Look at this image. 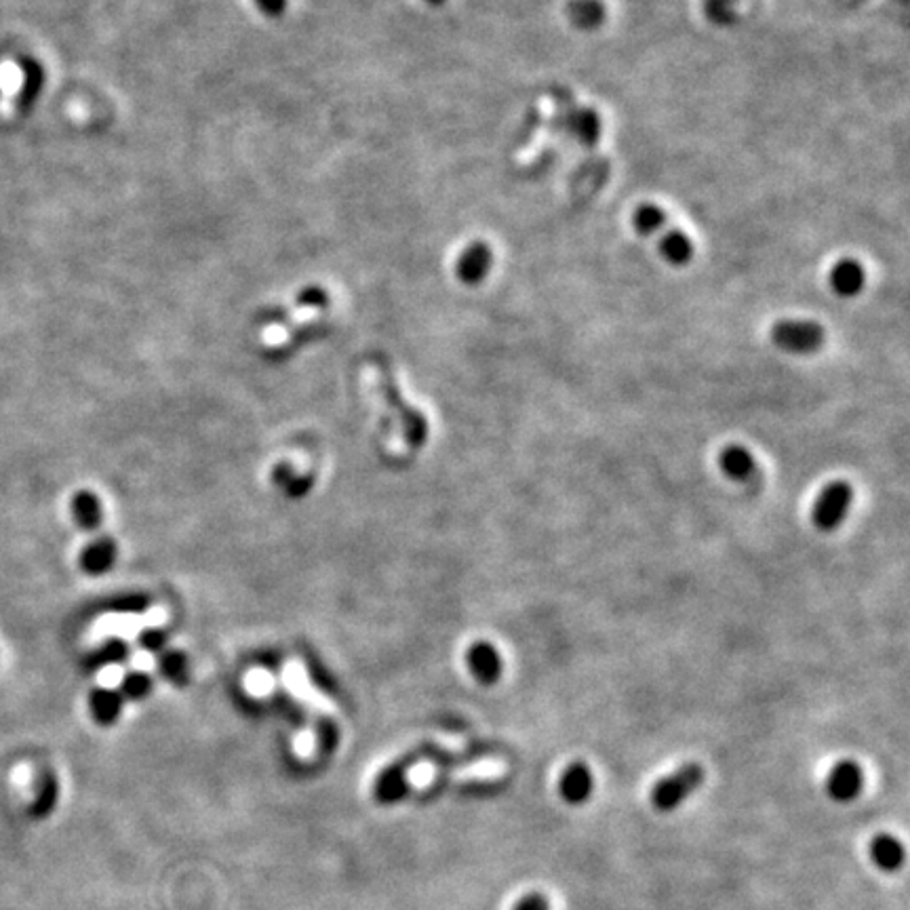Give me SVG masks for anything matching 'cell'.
Returning a JSON list of instances; mask_svg holds the SVG:
<instances>
[{"label":"cell","instance_id":"6da1fadb","mask_svg":"<svg viewBox=\"0 0 910 910\" xmlns=\"http://www.w3.org/2000/svg\"><path fill=\"white\" fill-rule=\"evenodd\" d=\"M706 774L704 767L698 763H685L677 771H672L670 776L662 778L654 784L649 793L651 807L660 814H670V811L679 809L696 790L702 786Z\"/></svg>","mask_w":910,"mask_h":910},{"label":"cell","instance_id":"7a4b0ae2","mask_svg":"<svg viewBox=\"0 0 910 910\" xmlns=\"http://www.w3.org/2000/svg\"><path fill=\"white\" fill-rule=\"evenodd\" d=\"M371 371H373V380H375V390H378L382 401L401 415L407 443L413 449L422 447L426 443V434H428V424L424 420V415L418 409L409 407L407 401H403L401 390H399L397 382L392 380V375H390L388 369L375 367Z\"/></svg>","mask_w":910,"mask_h":910},{"label":"cell","instance_id":"3957f363","mask_svg":"<svg viewBox=\"0 0 910 910\" xmlns=\"http://www.w3.org/2000/svg\"><path fill=\"white\" fill-rule=\"evenodd\" d=\"M428 746L424 748H418L415 750V753H409L407 757L399 759L397 763H392L388 765L382 774L378 776V780H375L373 784V799L378 801L380 805H397L401 803L407 793H409V771L413 765H418L420 761H424V757L428 755Z\"/></svg>","mask_w":910,"mask_h":910},{"label":"cell","instance_id":"277c9868","mask_svg":"<svg viewBox=\"0 0 910 910\" xmlns=\"http://www.w3.org/2000/svg\"><path fill=\"white\" fill-rule=\"evenodd\" d=\"M854 500V487L847 481H833L828 483L814 504L811 519L820 531H835L841 527L845 517L849 514Z\"/></svg>","mask_w":910,"mask_h":910},{"label":"cell","instance_id":"5b68a950","mask_svg":"<svg viewBox=\"0 0 910 910\" xmlns=\"http://www.w3.org/2000/svg\"><path fill=\"white\" fill-rule=\"evenodd\" d=\"M771 342L790 354H811L822 348L824 329L816 321L784 319L771 327Z\"/></svg>","mask_w":910,"mask_h":910},{"label":"cell","instance_id":"8992f818","mask_svg":"<svg viewBox=\"0 0 910 910\" xmlns=\"http://www.w3.org/2000/svg\"><path fill=\"white\" fill-rule=\"evenodd\" d=\"M864 771L856 761H839L826 778V795L835 803H852L862 795Z\"/></svg>","mask_w":910,"mask_h":910},{"label":"cell","instance_id":"52a82bcc","mask_svg":"<svg viewBox=\"0 0 910 910\" xmlns=\"http://www.w3.org/2000/svg\"><path fill=\"white\" fill-rule=\"evenodd\" d=\"M493 266V249L483 243H470L462 255L458 264H455V274L464 285H479L481 281L487 279V274Z\"/></svg>","mask_w":910,"mask_h":910},{"label":"cell","instance_id":"ba28073f","mask_svg":"<svg viewBox=\"0 0 910 910\" xmlns=\"http://www.w3.org/2000/svg\"><path fill=\"white\" fill-rule=\"evenodd\" d=\"M466 662H468L472 677L477 679L481 685H496L502 677V668H504L502 656L491 643H485V641L474 643L468 649Z\"/></svg>","mask_w":910,"mask_h":910},{"label":"cell","instance_id":"9c48e42d","mask_svg":"<svg viewBox=\"0 0 910 910\" xmlns=\"http://www.w3.org/2000/svg\"><path fill=\"white\" fill-rule=\"evenodd\" d=\"M595 790V776L586 763H571L559 780V795L567 805H584Z\"/></svg>","mask_w":910,"mask_h":910},{"label":"cell","instance_id":"30bf717a","mask_svg":"<svg viewBox=\"0 0 910 910\" xmlns=\"http://www.w3.org/2000/svg\"><path fill=\"white\" fill-rule=\"evenodd\" d=\"M864 285L866 270L854 257L839 260L833 270H830V287H833L839 298H856V295L862 293Z\"/></svg>","mask_w":910,"mask_h":910},{"label":"cell","instance_id":"8fae6325","mask_svg":"<svg viewBox=\"0 0 910 910\" xmlns=\"http://www.w3.org/2000/svg\"><path fill=\"white\" fill-rule=\"evenodd\" d=\"M868 854H870L873 864L879 870H883V873H896V870H900L904 866V860H906L902 841L889 833H879L870 839Z\"/></svg>","mask_w":910,"mask_h":910},{"label":"cell","instance_id":"7c38bea8","mask_svg":"<svg viewBox=\"0 0 910 910\" xmlns=\"http://www.w3.org/2000/svg\"><path fill=\"white\" fill-rule=\"evenodd\" d=\"M59 801V780L55 776L53 769H43L38 774L36 786H34V797L28 807L30 816L34 820H47Z\"/></svg>","mask_w":910,"mask_h":910},{"label":"cell","instance_id":"4fadbf2b","mask_svg":"<svg viewBox=\"0 0 910 910\" xmlns=\"http://www.w3.org/2000/svg\"><path fill=\"white\" fill-rule=\"evenodd\" d=\"M719 466L734 481H750L757 474L753 453L742 445H729L719 453Z\"/></svg>","mask_w":910,"mask_h":910},{"label":"cell","instance_id":"5bb4252c","mask_svg":"<svg viewBox=\"0 0 910 910\" xmlns=\"http://www.w3.org/2000/svg\"><path fill=\"white\" fill-rule=\"evenodd\" d=\"M660 253L664 260L672 266H687L694 260L696 245L691 241V236L679 228L668 230L660 239Z\"/></svg>","mask_w":910,"mask_h":910},{"label":"cell","instance_id":"9a60e30c","mask_svg":"<svg viewBox=\"0 0 910 910\" xmlns=\"http://www.w3.org/2000/svg\"><path fill=\"white\" fill-rule=\"evenodd\" d=\"M607 9L601 0H569L567 17L580 30H595L605 22Z\"/></svg>","mask_w":910,"mask_h":910},{"label":"cell","instance_id":"2e32d148","mask_svg":"<svg viewBox=\"0 0 910 910\" xmlns=\"http://www.w3.org/2000/svg\"><path fill=\"white\" fill-rule=\"evenodd\" d=\"M116 559V544L110 538L95 540L81 552V567L91 573V576H100L106 569L112 567Z\"/></svg>","mask_w":910,"mask_h":910},{"label":"cell","instance_id":"e0dca14e","mask_svg":"<svg viewBox=\"0 0 910 910\" xmlns=\"http://www.w3.org/2000/svg\"><path fill=\"white\" fill-rule=\"evenodd\" d=\"M123 696L116 689H95L91 694V712L100 725H112L121 717Z\"/></svg>","mask_w":910,"mask_h":910},{"label":"cell","instance_id":"ac0fdd59","mask_svg":"<svg viewBox=\"0 0 910 910\" xmlns=\"http://www.w3.org/2000/svg\"><path fill=\"white\" fill-rule=\"evenodd\" d=\"M72 514H74L78 527L85 531L97 529L102 525V519H104V510H102L100 500H97L89 491H81L78 496H74Z\"/></svg>","mask_w":910,"mask_h":910},{"label":"cell","instance_id":"d6986e66","mask_svg":"<svg viewBox=\"0 0 910 910\" xmlns=\"http://www.w3.org/2000/svg\"><path fill=\"white\" fill-rule=\"evenodd\" d=\"M571 129L584 146H595L601 140L603 123L595 108H582L571 116Z\"/></svg>","mask_w":910,"mask_h":910},{"label":"cell","instance_id":"ffe728a7","mask_svg":"<svg viewBox=\"0 0 910 910\" xmlns=\"http://www.w3.org/2000/svg\"><path fill=\"white\" fill-rule=\"evenodd\" d=\"M666 211L654 203H645L637 207L635 215H632V226L641 234V236H654L666 226Z\"/></svg>","mask_w":910,"mask_h":910},{"label":"cell","instance_id":"44dd1931","mask_svg":"<svg viewBox=\"0 0 910 910\" xmlns=\"http://www.w3.org/2000/svg\"><path fill=\"white\" fill-rule=\"evenodd\" d=\"M702 11L708 22L717 26L738 22V0H702Z\"/></svg>","mask_w":910,"mask_h":910},{"label":"cell","instance_id":"7402d4cb","mask_svg":"<svg viewBox=\"0 0 910 910\" xmlns=\"http://www.w3.org/2000/svg\"><path fill=\"white\" fill-rule=\"evenodd\" d=\"M24 85H26V72L22 68L13 62L0 64V91H3V95H5V102L9 100V97H17L19 93H22Z\"/></svg>","mask_w":910,"mask_h":910},{"label":"cell","instance_id":"603a6c76","mask_svg":"<svg viewBox=\"0 0 910 910\" xmlns=\"http://www.w3.org/2000/svg\"><path fill=\"white\" fill-rule=\"evenodd\" d=\"M295 304L304 310H325L329 306V293L319 285H308L298 293Z\"/></svg>","mask_w":910,"mask_h":910},{"label":"cell","instance_id":"cb8c5ba5","mask_svg":"<svg viewBox=\"0 0 910 910\" xmlns=\"http://www.w3.org/2000/svg\"><path fill=\"white\" fill-rule=\"evenodd\" d=\"M125 694L133 700H142L150 691V677L144 675V672H133L125 681H123Z\"/></svg>","mask_w":910,"mask_h":910},{"label":"cell","instance_id":"d4e9b609","mask_svg":"<svg viewBox=\"0 0 910 910\" xmlns=\"http://www.w3.org/2000/svg\"><path fill=\"white\" fill-rule=\"evenodd\" d=\"M163 672H165V677L171 679L173 683H184L186 681V658L180 654L165 656Z\"/></svg>","mask_w":910,"mask_h":910},{"label":"cell","instance_id":"484cf974","mask_svg":"<svg viewBox=\"0 0 910 910\" xmlns=\"http://www.w3.org/2000/svg\"><path fill=\"white\" fill-rule=\"evenodd\" d=\"M512 910H550V902L546 900V896H542L538 892H531L514 904Z\"/></svg>","mask_w":910,"mask_h":910},{"label":"cell","instance_id":"4316f807","mask_svg":"<svg viewBox=\"0 0 910 910\" xmlns=\"http://www.w3.org/2000/svg\"><path fill=\"white\" fill-rule=\"evenodd\" d=\"M253 3L268 17H279L289 7V0H253Z\"/></svg>","mask_w":910,"mask_h":910},{"label":"cell","instance_id":"83f0119b","mask_svg":"<svg viewBox=\"0 0 910 910\" xmlns=\"http://www.w3.org/2000/svg\"><path fill=\"white\" fill-rule=\"evenodd\" d=\"M142 643L146 649H158L163 645V637L158 635V632H146V635L142 637Z\"/></svg>","mask_w":910,"mask_h":910},{"label":"cell","instance_id":"f1b7e54d","mask_svg":"<svg viewBox=\"0 0 910 910\" xmlns=\"http://www.w3.org/2000/svg\"><path fill=\"white\" fill-rule=\"evenodd\" d=\"M251 687L257 689V691L268 689V687H270V677H268V675H255V677L251 679Z\"/></svg>","mask_w":910,"mask_h":910},{"label":"cell","instance_id":"f546056e","mask_svg":"<svg viewBox=\"0 0 910 910\" xmlns=\"http://www.w3.org/2000/svg\"><path fill=\"white\" fill-rule=\"evenodd\" d=\"M426 3L432 7H441V5H445V0H426Z\"/></svg>","mask_w":910,"mask_h":910}]
</instances>
